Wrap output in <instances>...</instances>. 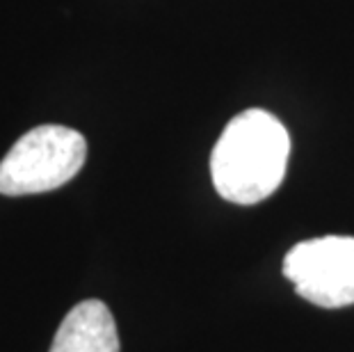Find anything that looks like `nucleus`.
<instances>
[{
	"label": "nucleus",
	"mask_w": 354,
	"mask_h": 352,
	"mask_svg": "<svg viewBox=\"0 0 354 352\" xmlns=\"http://www.w3.org/2000/svg\"><path fill=\"white\" fill-rule=\"evenodd\" d=\"M290 138L268 110L252 108L227 124L210 156V176L222 199L252 206L268 199L286 176Z\"/></svg>",
	"instance_id": "nucleus-1"
},
{
	"label": "nucleus",
	"mask_w": 354,
	"mask_h": 352,
	"mask_svg": "<svg viewBox=\"0 0 354 352\" xmlns=\"http://www.w3.org/2000/svg\"><path fill=\"white\" fill-rule=\"evenodd\" d=\"M87 158V142L69 126L44 124L17 140L0 160V194L24 197L62 188Z\"/></svg>",
	"instance_id": "nucleus-2"
},
{
	"label": "nucleus",
	"mask_w": 354,
	"mask_h": 352,
	"mask_svg": "<svg viewBox=\"0 0 354 352\" xmlns=\"http://www.w3.org/2000/svg\"><path fill=\"white\" fill-rule=\"evenodd\" d=\"M283 277L322 309L354 304V238L322 236L295 245L283 259Z\"/></svg>",
	"instance_id": "nucleus-3"
},
{
	"label": "nucleus",
	"mask_w": 354,
	"mask_h": 352,
	"mask_svg": "<svg viewBox=\"0 0 354 352\" xmlns=\"http://www.w3.org/2000/svg\"><path fill=\"white\" fill-rule=\"evenodd\" d=\"M48 352H119V334L108 304L85 299L59 323Z\"/></svg>",
	"instance_id": "nucleus-4"
}]
</instances>
